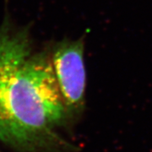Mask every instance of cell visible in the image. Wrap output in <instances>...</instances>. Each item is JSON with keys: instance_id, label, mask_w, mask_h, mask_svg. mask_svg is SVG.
Wrapping results in <instances>:
<instances>
[{"instance_id": "1", "label": "cell", "mask_w": 152, "mask_h": 152, "mask_svg": "<svg viewBox=\"0 0 152 152\" xmlns=\"http://www.w3.org/2000/svg\"><path fill=\"white\" fill-rule=\"evenodd\" d=\"M71 123L47 59L27 29L0 26V140L21 152H72L60 133Z\"/></svg>"}, {"instance_id": "2", "label": "cell", "mask_w": 152, "mask_h": 152, "mask_svg": "<svg viewBox=\"0 0 152 152\" xmlns=\"http://www.w3.org/2000/svg\"><path fill=\"white\" fill-rule=\"evenodd\" d=\"M47 59L70 120L84 111L86 90V69L83 40H65L45 50Z\"/></svg>"}]
</instances>
